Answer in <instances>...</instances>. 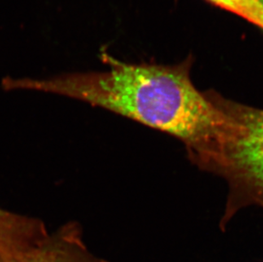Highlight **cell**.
I'll return each mask as SVG.
<instances>
[{
	"instance_id": "cell-1",
	"label": "cell",
	"mask_w": 263,
	"mask_h": 262,
	"mask_svg": "<svg viewBox=\"0 0 263 262\" xmlns=\"http://www.w3.org/2000/svg\"><path fill=\"white\" fill-rule=\"evenodd\" d=\"M102 72H67L45 79H3L5 90H32L86 102L174 136L205 171L229 129L225 113L199 91L189 60L176 65L132 64L102 54Z\"/></svg>"
},
{
	"instance_id": "cell-2",
	"label": "cell",
	"mask_w": 263,
	"mask_h": 262,
	"mask_svg": "<svg viewBox=\"0 0 263 262\" xmlns=\"http://www.w3.org/2000/svg\"><path fill=\"white\" fill-rule=\"evenodd\" d=\"M209 97L229 117L230 128L218 155L207 171L229 185L224 227L242 209L263 208V109L227 99L215 91Z\"/></svg>"
},
{
	"instance_id": "cell-3",
	"label": "cell",
	"mask_w": 263,
	"mask_h": 262,
	"mask_svg": "<svg viewBox=\"0 0 263 262\" xmlns=\"http://www.w3.org/2000/svg\"><path fill=\"white\" fill-rule=\"evenodd\" d=\"M14 262H107L93 255L80 228L68 223Z\"/></svg>"
},
{
	"instance_id": "cell-4",
	"label": "cell",
	"mask_w": 263,
	"mask_h": 262,
	"mask_svg": "<svg viewBox=\"0 0 263 262\" xmlns=\"http://www.w3.org/2000/svg\"><path fill=\"white\" fill-rule=\"evenodd\" d=\"M45 223L0 209V262H14L49 236Z\"/></svg>"
},
{
	"instance_id": "cell-5",
	"label": "cell",
	"mask_w": 263,
	"mask_h": 262,
	"mask_svg": "<svg viewBox=\"0 0 263 262\" xmlns=\"http://www.w3.org/2000/svg\"><path fill=\"white\" fill-rule=\"evenodd\" d=\"M223 10L234 13L263 31L261 0H207Z\"/></svg>"
},
{
	"instance_id": "cell-6",
	"label": "cell",
	"mask_w": 263,
	"mask_h": 262,
	"mask_svg": "<svg viewBox=\"0 0 263 262\" xmlns=\"http://www.w3.org/2000/svg\"><path fill=\"white\" fill-rule=\"evenodd\" d=\"M261 2H262V4H263V0H261Z\"/></svg>"
}]
</instances>
